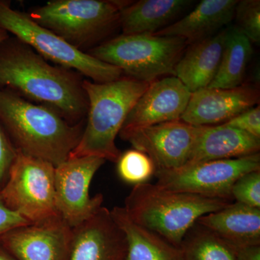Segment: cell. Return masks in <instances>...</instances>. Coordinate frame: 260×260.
Masks as SVG:
<instances>
[{
	"mask_svg": "<svg viewBox=\"0 0 260 260\" xmlns=\"http://www.w3.org/2000/svg\"><path fill=\"white\" fill-rule=\"evenodd\" d=\"M83 76L54 65L13 36L0 41V88L55 111L71 124L86 120Z\"/></svg>",
	"mask_w": 260,
	"mask_h": 260,
	"instance_id": "6da1fadb",
	"label": "cell"
},
{
	"mask_svg": "<svg viewBox=\"0 0 260 260\" xmlns=\"http://www.w3.org/2000/svg\"><path fill=\"white\" fill-rule=\"evenodd\" d=\"M184 260H236L235 249L195 223L180 246Z\"/></svg>",
	"mask_w": 260,
	"mask_h": 260,
	"instance_id": "603a6c76",
	"label": "cell"
},
{
	"mask_svg": "<svg viewBox=\"0 0 260 260\" xmlns=\"http://www.w3.org/2000/svg\"><path fill=\"white\" fill-rule=\"evenodd\" d=\"M8 37V32H5L4 30H0V41L3 40V39Z\"/></svg>",
	"mask_w": 260,
	"mask_h": 260,
	"instance_id": "1f68e13d",
	"label": "cell"
},
{
	"mask_svg": "<svg viewBox=\"0 0 260 260\" xmlns=\"http://www.w3.org/2000/svg\"><path fill=\"white\" fill-rule=\"evenodd\" d=\"M95 156L69 158L55 167V202L58 215L71 228L88 220L102 207L104 197L90 196L95 173L105 164Z\"/></svg>",
	"mask_w": 260,
	"mask_h": 260,
	"instance_id": "30bf717a",
	"label": "cell"
},
{
	"mask_svg": "<svg viewBox=\"0 0 260 260\" xmlns=\"http://www.w3.org/2000/svg\"><path fill=\"white\" fill-rule=\"evenodd\" d=\"M55 167L18 151L0 196L12 211L30 223L57 215Z\"/></svg>",
	"mask_w": 260,
	"mask_h": 260,
	"instance_id": "ba28073f",
	"label": "cell"
},
{
	"mask_svg": "<svg viewBox=\"0 0 260 260\" xmlns=\"http://www.w3.org/2000/svg\"><path fill=\"white\" fill-rule=\"evenodd\" d=\"M260 170V154L242 158L186 164L179 169L157 171L155 184L169 190L233 201L234 183Z\"/></svg>",
	"mask_w": 260,
	"mask_h": 260,
	"instance_id": "9c48e42d",
	"label": "cell"
},
{
	"mask_svg": "<svg viewBox=\"0 0 260 260\" xmlns=\"http://www.w3.org/2000/svg\"><path fill=\"white\" fill-rule=\"evenodd\" d=\"M232 203L169 190L146 182L134 186L123 208L135 223L180 248L186 233L198 219Z\"/></svg>",
	"mask_w": 260,
	"mask_h": 260,
	"instance_id": "277c9868",
	"label": "cell"
},
{
	"mask_svg": "<svg viewBox=\"0 0 260 260\" xmlns=\"http://www.w3.org/2000/svg\"><path fill=\"white\" fill-rule=\"evenodd\" d=\"M29 223H32L9 209L3 203L0 196V238L15 228Z\"/></svg>",
	"mask_w": 260,
	"mask_h": 260,
	"instance_id": "f1b7e54d",
	"label": "cell"
},
{
	"mask_svg": "<svg viewBox=\"0 0 260 260\" xmlns=\"http://www.w3.org/2000/svg\"><path fill=\"white\" fill-rule=\"evenodd\" d=\"M233 200L260 209V170L244 174L233 186Z\"/></svg>",
	"mask_w": 260,
	"mask_h": 260,
	"instance_id": "484cf974",
	"label": "cell"
},
{
	"mask_svg": "<svg viewBox=\"0 0 260 260\" xmlns=\"http://www.w3.org/2000/svg\"><path fill=\"white\" fill-rule=\"evenodd\" d=\"M251 54L252 47L250 41L236 25L228 28L220 66L208 88L229 89L240 86Z\"/></svg>",
	"mask_w": 260,
	"mask_h": 260,
	"instance_id": "7402d4cb",
	"label": "cell"
},
{
	"mask_svg": "<svg viewBox=\"0 0 260 260\" xmlns=\"http://www.w3.org/2000/svg\"><path fill=\"white\" fill-rule=\"evenodd\" d=\"M124 0H51L27 14L41 26L85 52L102 44L116 26Z\"/></svg>",
	"mask_w": 260,
	"mask_h": 260,
	"instance_id": "5b68a950",
	"label": "cell"
},
{
	"mask_svg": "<svg viewBox=\"0 0 260 260\" xmlns=\"http://www.w3.org/2000/svg\"><path fill=\"white\" fill-rule=\"evenodd\" d=\"M149 84L129 77L106 83L84 78L88 101L86 122L81 139L69 158L95 156L116 162L121 154L116 145V137Z\"/></svg>",
	"mask_w": 260,
	"mask_h": 260,
	"instance_id": "3957f363",
	"label": "cell"
},
{
	"mask_svg": "<svg viewBox=\"0 0 260 260\" xmlns=\"http://www.w3.org/2000/svg\"><path fill=\"white\" fill-rule=\"evenodd\" d=\"M189 0H140L121 10L119 26L123 35L155 34L187 8Z\"/></svg>",
	"mask_w": 260,
	"mask_h": 260,
	"instance_id": "ffe728a7",
	"label": "cell"
},
{
	"mask_svg": "<svg viewBox=\"0 0 260 260\" xmlns=\"http://www.w3.org/2000/svg\"><path fill=\"white\" fill-rule=\"evenodd\" d=\"M198 127L186 164L242 158L259 153L260 139L232 126L222 124Z\"/></svg>",
	"mask_w": 260,
	"mask_h": 260,
	"instance_id": "2e32d148",
	"label": "cell"
},
{
	"mask_svg": "<svg viewBox=\"0 0 260 260\" xmlns=\"http://www.w3.org/2000/svg\"><path fill=\"white\" fill-rule=\"evenodd\" d=\"M0 30L25 43L49 62L74 70L94 83H109L123 76L119 68L73 47L27 13L13 9L7 0H0Z\"/></svg>",
	"mask_w": 260,
	"mask_h": 260,
	"instance_id": "52a82bcc",
	"label": "cell"
},
{
	"mask_svg": "<svg viewBox=\"0 0 260 260\" xmlns=\"http://www.w3.org/2000/svg\"><path fill=\"white\" fill-rule=\"evenodd\" d=\"M86 120L71 124L50 108L0 88V124L17 151L56 167L78 146Z\"/></svg>",
	"mask_w": 260,
	"mask_h": 260,
	"instance_id": "7a4b0ae2",
	"label": "cell"
},
{
	"mask_svg": "<svg viewBox=\"0 0 260 260\" xmlns=\"http://www.w3.org/2000/svg\"><path fill=\"white\" fill-rule=\"evenodd\" d=\"M234 17L237 28L251 43L260 42V1L242 0L238 2Z\"/></svg>",
	"mask_w": 260,
	"mask_h": 260,
	"instance_id": "d4e9b609",
	"label": "cell"
},
{
	"mask_svg": "<svg viewBox=\"0 0 260 260\" xmlns=\"http://www.w3.org/2000/svg\"><path fill=\"white\" fill-rule=\"evenodd\" d=\"M116 164L118 176L127 184L138 185L155 176V167L151 159L136 149L121 153Z\"/></svg>",
	"mask_w": 260,
	"mask_h": 260,
	"instance_id": "cb8c5ba5",
	"label": "cell"
},
{
	"mask_svg": "<svg viewBox=\"0 0 260 260\" xmlns=\"http://www.w3.org/2000/svg\"><path fill=\"white\" fill-rule=\"evenodd\" d=\"M198 126L181 120L121 129V140L146 154L157 171L179 169L190 158Z\"/></svg>",
	"mask_w": 260,
	"mask_h": 260,
	"instance_id": "8fae6325",
	"label": "cell"
},
{
	"mask_svg": "<svg viewBox=\"0 0 260 260\" xmlns=\"http://www.w3.org/2000/svg\"><path fill=\"white\" fill-rule=\"evenodd\" d=\"M260 139V108L254 107L224 123Z\"/></svg>",
	"mask_w": 260,
	"mask_h": 260,
	"instance_id": "4316f807",
	"label": "cell"
},
{
	"mask_svg": "<svg viewBox=\"0 0 260 260\" xmlns=\"http://www.w3.org/2000/svg\"><path fill=\"white\" fill-rule=\"evenodd\" d=\"M191 93L174 75L154 80L135 103L121 129L181 120Z\"/></svg>",
	"mask_w": 260,
	"mask_h": 260,
	"instance_id": "5bb4252c",
	"label": "cell"
},
{
	"mask_svg": "<svg viewBox=\"0 0 260 260\" xmlns=\"http://www.w3.org/2000/svg\"><path fill=\"white\" fill-rule=\"evenodd\" d=\"M228 28L195 42L174 68V76L191 93L208 88L216 75L226 40Z\"/></svg>",
	"mask_w": 260,
	"mask_h": 260,
	"instance_id": "ac0fdd59",
	"label": "cell"
},
{
	"mask_svg": "<svg viewBox=\"0 0 260 260\" xmlns=\"http://www.w3.org/2000/svg\"><path fill=\"white\" fill-rule=\"evenodd\" d=\"M126 250L124 232L111 210L102 207L93 216L73 228L68 260H123Z\"/></svg>",
	"mask_w": 260,
	"mask_h": 260,
	"instance_id": "9a60e30c",
	"label": "cell"
},
{
	"mask_svg": "<svg viewBox=\"0 0 260 260\" xmlns=\"http://www.w3.org/2000/svg\"><path fill=\"white\" fill-rule=\"evenodd\" d=\"M236 260H260V245L234 248Z\"/></svg>",
	"mask_w": 260,
	"mask_h": 260,
	"instance_id": "f546056e",
	"label": "cell"
},
{
	"mask_svg": "<svg viewBox=\"0 0 260 260\" xmlns=\"http://www.w3.org/2000/svg\"><path fill=\"white\" fill-rule=\"evenodd\" d=\"M187 44L183 38L172 36L121 34L86 53L119 68L126 77L150 83L164 75H174Z\"/></svg>",
	"mask_w": 260,
	"mask_h": 260,
	"instance_id": "8992f818",
	"label": "cell"
},
{
	"mask_svg": "<svg viewBox=\"0 0 260 260\" xmlns=\"http://www.w3.org/2000/svg\"><path fill=\"white\" fill-rule=\"evenodd\" d=\"M197 223L234 248L260 245V209L233 202Z\"/></svg>",
	"mask_w": 260,
	"mask_h": 260,
	"instance_id": "e0dca14e",
	"label": "cell"
},
{
	"mask_svg": "<svg viewBox=\"0 0 260 260\" xmlns=\"http://www.w3.org/2000/svg\"><path fill=\"white\" fill-rule=\"evenodd\" d=\"M237 0H203L189 14L155 35L183 38L197 42L215 35L234 19Z\"/></svg>",
	"mask_w": 260,
	"mask_h": 260,
	"instance_id": "d6986e66",
	"label": "cell"
},
{
	"mask_svg": "<svg viewBox=\"0 0 260 260\" xmlns=\"http://www.w3.org/2000/svg\"><path fill=\"white\" fill-rule=\"evenodd\" d=\"M73 228L59 215L12 229L0 245L17 260H68Z\"/></svg>",
	"mask_w": 260,
	"mask_h": 260,
	"instance_id": "7c38bea8",
	"label": "cell"
},
{
	"mask_svg": "<svg viewBox=\"0 0 260 260\" xmlns=\"http://www.w3.org/2000/svg\"><path fill=\"white\" fill-rule=\"evenodd\" d=\"M17 151L8 135L0 124V189L8 179L10 168L16 157Z\"/></svg>",
	"mask_w": 260,
	"mask_h": 260,
	"instance_id": "83f0119b",
	"label": "cell"
},
{
	"mask_svg": "<svg viewBox=\"0 0 260 260\" xmlns=\"http://www.w3.org/2000/svg\"><path fill=\"white\" fill-rule=\"evenodd\" d=\"M0 260H17L0 245Z\"/></svg>",
	"mask_w": 260,
	"mask_h": 260,
	"instance_id": "4dcf8cb0",
	"label": "cell"
},
{
	"mask_svg": "<svg viewBox=\"0 0 260 260\" xmlns=\"http://www.w3.org/2000/svg\"><path fill=\"white\" fill-rule=\"evenodd\" d=\"M111 213L126 237L127 250L123 260H184L180 248L135 223L123 207H114Z\"/></svg>",
	"mask_w": 260,
	"mask_h": 260,
	"instance_id": "44dd1931",
	"label": "cell"
},
{
	"mask_svg": "<svg viewBox=\"0 0 260 260\" xmlns=\"http://www.w3.org/2000/svg\"><path fill=\"white\" fill-rule=\"evenodd\" d=\"M259 100V90L249 85L229 89H201L191 93L181 120L195 126L224 124L255 107Z\"/></svg>",
	"mask_w": 260,
	"mask_h": 260,
	"instance_id": "4fadbf2b",
	"label": "cell"
}]
</instances>
